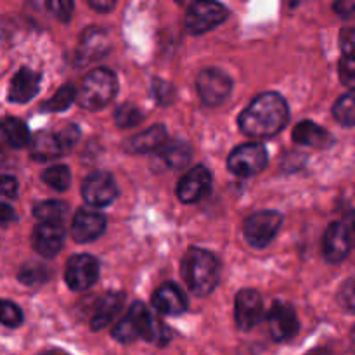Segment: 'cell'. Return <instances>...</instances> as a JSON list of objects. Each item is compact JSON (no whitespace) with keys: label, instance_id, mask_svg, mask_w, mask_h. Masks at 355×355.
<instances>
[{"label":"cell","instance_id":"cell-1","mask_svg":"<svg viewBox=\"0 0 355 355\" xmlns=\"http://www.w3.org/2000/svg\"><path fill=\"white\" fill-rule=\"evenodd\" d=\"M288 118L290 110L286 99L277 92H263L239 114L238 123L248 137L270 139L286 127Z\"/></svg>","mask_w":355,"mask_h":355},{"label":"cell","instance_id":"cell-2","mask_svg":"<svg viewBox=\"0 0 355 355\" xmlns=\"http://www.w3.org/2000/svg\"><path fill=\"white\" fill-rule=\"evenodd\" d=\"M111 335L120 343H132L142 338L156 347L166 345L170 340L168 328L156 319L142 302H135L132 305L128 314L114 326Z\"/></svg>","mask_w":355,"mask_h":355},{"label":"cell","instance_id":"cell-3","mask_svg":"<svg viewBox=\"0 0 355 355\" xmlns=\"http://www.w3.org/2000/svg\"><path fill=\"white\" fill-rule=\"evenodd\" d=\"M182 276L196 297H207L218 284V260L203 248L187 250L182 260Z\"/></svg>","mask_w":355,"mask_h":355},{"label":"cell","instance_id":"cell-4","mask_svg":"<svg viewBox=\"0 0 355 355\" xmlns=\"http://www.w3.org/2000/svg\"><path fill=\"white\" fill-rule=\"evenodd\" d=\"M118 80L111 69L97 68L83 78L75 99L87 111H101L114 99Z\"/></svg>","mask_w":355,"mask_h":355},{"label":"cell","instance_id":"cell-5","mask_svg":"<svg viewBox=\"0 0 355 355\" xmlns=\"http://www.w3.org/2000/svg\"><path fill=\"white\" fill-rule=\"evenodd\" d=\"M80 137V128L73 123L61 125L58 130L38 132L31 141L30 156L35 162H51L75 148Z\"/></svg>","mask_w":355,"mask_h":355},{"label":"cell","instance_id":"cell-6","mask_svg":"<svg viewBox=\"0 0 355 355\" xmlns=\"http://www.w3.org/2000/svg\"><path fill=\"white\" fill-rule=\"evenodd\" d=\"M229 10L217 0H194L186 14V28L189 33L201 35L224 23Z\"/></svg>","mask_w":355,"mask_h":355},{"label":"cell","instance_id":"cell-7","mask_svg":"<svg viewBox=\"0 0 355 355\" xmlns=\"http://www.w3.org/2000/svg\"><path fill=\"white\" fill-rule=\"evenodd\" d=\"M267 162H269L267 149L262 144H259V142H250V144L238 146L229 155L227 168L234 175L250 179V177L259 175L267 166Z\"/></svg>","mask_w":355,"mask_h":355},{"label":"cell","instance_id":"cell-8","mask_svg":"<svg viewBox=\"0 0 355 355\" xmlns=\"http://www.w3.org/2000/svg\"><path fill=\"white\" fill-rule=\"evenodd\" d=\"M281 224H283V215H281L279 211H257V214L250 215L245 222L246 241H248V245L253 246V248H266V246H269L270 241L276 238Z\"/></svg>","mask_w":355,"mask_h":355},{"label":"cell","instance_id":"cell-9","mask_svg":"<svg viewBox=\"0 0 355 355\" xmlns=\"http://www.w3.org/2000/svg\"><path fill=\"white\" fill-rule=\"evenodd\" d=\"M198 92L207 106L215 107L224 104L232 92V80L225 71L218 68L203 69L198 76Z\"/></svg>","mask_w":355,"mask_h":355},{"label":"cell","instance_id":"cell-10","mask_svg":"<svg viewBox=\"0 0 355 355\" xmlns=\"http://www.w3.org/2000/svg\"><path fill=\"white\" fill-rule=\"evenodd\" d=\"M267 326L269 333L276 342H290L300 331V321L297 318V312L290 304L276 300L272 307L267 312Z\"/></svg>","mask_w":355,"mask_h":355},{"label":"cell","instance_id":"cell-11","mask_svg":"<svg viewBox=\"0 0 355 355\" xmlns=\"http://www.w3.org/2000/svg\"><path fill=\"white\" fill-rule=\"evenodd\" d=\"M66 284L73 291H85L99 279V262L92 255H75L66 263Z\"/></svg>","mask_w":355,"mask_h":355},{"label":"cell","instance_id":"cell-12","mask_svg":"<svg viewBox=\"0 0 355 355\" xmlns=\"http://www.w3.org/2000/svg\"><path fill=\"white\" fill-rule=\"evenodd\" d=\"M83 200L92 207H107L118 198V186L107 172H92L82 184Z\"/></svg>","mask_w":355,"mask_h":355},{"label":"cell","instance_id":"cell-13","mask_svg":"<svg viewBox=\"0 0 355 355\" xmlns=\"http://www.w3.org/2000/svg\"><path fill=\"white\" fill-rule=\"evenodd\" d=\"M211 189V173L207 166H194L177 184V196L182 203L193 205L203 200Z\"/></svg>","mask_w":355,"mask_h":355},{"label":"cell","instance_id":"cell-14","mask_svg":"<svg viewBox=\"0 0 355 355\" xmlns=\"http://www.w3.org/2000/svg\"><path fill=\"white\" fill-rule=\"evenodd\" d=\"M236 324L241 331L255 328L263 315V302L257 290H241L236 295Z\"/></svg>","mask_w":355,"mask_h":355},{"label":"cell","instance_id":"cell-15","mask_svg":"<svg viewBox=\"0 0 355 355\" xmlns=\"http://www.w3.org/2000/svg\"><path fill=\"white\" fill-rule=\"evenodd\" d=\"M322 250L328 262L340 263L352 250V231L345 222H333L324 232Z\"/></svg>","mask_w":355,"mask_h":355},{"label":"cell","instance_id":"cell-16","mask_svg":"<svg viewBox=\"0 0 355 355\" xmlns=\"http://www.w3.org/2000/svg\"><path fill=\"white\" fill-rule=\"evenodd\" d=\"M64 227L62 224H54V222H40L33 229L31 234V245L38 255L45 259H52L58 255L64 245Z\"/></svg>","mask_w":355,"mask_h":355},{"label":"cell","instance_id":"cell-17","mask_svg":"<svg viewBox=\"0 0 355 355\" xmlns=\"http://www.w3.org/2000/svg\"><path fill=\"white\" fill-rule=\"evenodd\" d=\"M106 217L99 211H94L90 208H82L76 211L71 224V236L76 243H90L106 231Z\"/></svg>","mask_w":355,"mask_h":355},{"label":"cell","instance_id":"cell-18","mask_svg":"<svg viewBox=\"0 0 355 355\" xmlns=\"http://www.w3.org/2000/svg\"><path fill=\"white\" fill-rule=\"evenodd\" d=\"M40 73L30 68H21L10 80L7 99L14 104L30 103L40 90Z\"/></svg>","mask_w":355,"mask_h":355},{"label":"cell","instance_id":"cell-19","mask_svg":"<svg viewBox=\"0 0 355 355\" xmlns=\"http://www.w3.org/2000/svg\"><path fill=\"white\" fill-rule=\"evenodd\" d=\"M153 305L159 314L180 315L187 311V298L177 284L163 283L153 295Z\"/></svg>","mask_w":355,"mask_h":355},{"label":"cell","instance_id":"cell-20","mask_svg":"<svg viewBox=\"0 0 355 355\" xmlns=\"http://www.w3.org/2000/svg\"><path fill=\"white\" fill-rule=\"evenodd\" d=\"M293 141L300 146H309L315 149H329L335 144V139L326 128L314 121H300L293 130Z\"/></svg>","mask_w":355,"mask_h":355},{"label":"cell","instance_id":"cell-21","mask_svg":"<svg viewBox=\"0 0 355 355\" xmlns=\"http://www.w3.org/2000/svg\"><path fill=\"white\" fill-rule=\"evenodd\" d=\"M123 302L125 295L120 293V291H111V293H107L106 297L99 302L92 319H90V326H92L94 331H101V329L107 328V326L113 322V319L121 312Z\"/></svg>","mask_w":355,"mask_h":355},{"label":"cell","instance_id":"cell-22","mask_svg":"<svg viewBox=\"0 0 355 355\" xmlns=\"http://www.w3.org/2000/svg\"><path fill=\"white\" fill-rule=\"evenodd\" d=\"M107 52V37L103 30L97 28H89L82 35V42L78 47V61L83 64L96 59L103 58Z\"/></svg>","mask_w":355,"mask_h":355},{"label":"cell","instance_id":"cell-23","mask_svg":"<svg viewBox=\"0 0 355 355\" xmlns=\"http://www.w3.org/2000/svg\"><path fill=\"white\" fill-rule=\"evenodd\" d=\"M166 141V128L163 125H153L148 130L141 132L127 142V149L130 153L144 155L159 149V146Z\"/></svg>","mask_w":355,"mask_h":355},{"label":"cell","instance_id":"cell-24","mask_svg":"<svg viewBox=\"0 0 355 355\" xmlns=\"http://www.w3.org/2000/svg\"><path fill=\"white\" fill-rule=\"evenodd\" d=\"M159 156L166 166L179 170L189 165L193 151H191V146L187 142L175 139V141H165L159 146Z\"/></svg>","mask_w":355,"mask_h":355},{"label":"cell","instance_id":"cell-25","mask_svg":"<svg viewBox=\"0 0 355 355\" xmlns=\"http://www.w3.org/2000/svg\"><path fill=\"white\" fill-rule=\"evenodd\" d=\"M0 132H2L3 139H6L10 148L21 149L30 144V130H28L26 123L19 118H3L0 121Z\"/></svg>","mask_w":355,"mask_h":355},{"label":"cell","instance_id":"cell-26","mask_svg":"<svg viewBox=\"0 0 355 355\" xmlns=\"http://www.w3.org/2000/svg\"><path fill=\"white\" fill-rule=\"evenodd\" d=\"M33 215L38 222H54V224H62V220L68 215V205L64 201L51 200L42 201L35 205Z\"/></svg>","mask_w":355,"mask_h":355},{"label":"cell","instance_id":"cell-27","mask_svg":"<svg viewBox=\"0 0 355 355\" xmlns=\"http://www.w3.org/2000/svg\"><path fill=\"white\" fill-rule=\"evenodd\" d=\"M42 180L55 191H66L71 186V172L64 165H54L42 173Z\"/></svg>","mask_w":355,"mask_h":355},{"label":"cell","instance_id":"cell-28","mask_svg":"<svg viewBox=\"0 0 355 355\" xmlns=\"http://www.w3.org/2000/svg\"><path fill=\"white\" fill-rule=\"evenodd\" d=\"M354 92L352 89L345 94V96L340 97L338 101L333 106V116L336 118L340 125L343 127H354L355 123V114H354Z\"/></svg>","mask_w":355,"mask_h":355},{"label":"cell","instance_id":"cell-29","mask_svg":"<svg viewBox=\"0 0 355 355\" xmlns=\"http://www.w3.org/2000/svg\"><path fill=\"white\" fill-rule=\"evenodd\" d=\"M76 96V90L73 85H62L61 89L55 92V96L52 99H49L47 103H44L42 110L44 111H51V113H59V111L68 110L69 106L73 104Z\"/></svg>","mask_w":355,"mask_h":355},{"label":"cell","instance_id":"cell-30","mask_svg":"<svg viewBox=\"0 0 355 355\" xmlns=\"http://www.w3.org/2000/svg\"><path fill=\"white\" fill-rule=\"evenodd\" d=\"M144 120V113L135 104H121L114 110V121L120 128H132Z\"/></svg>","mask_w":355,"mask_h":355},{"label":"cell","instance_id":"cell-31","mask_svg":"<svg viewBox=\"0 0 355 355\" xmlns=\"http://www.w3.org/2000/svg\"><path fill=\"white\" fill-rule=\"evenodd\" d=\"M19 281L26 286H38V284L47 283L51 274H49V269L44 266H37V263H31V266H26L21 269L19 272Z\"/></svg>","mask_w":355,"mask_h":355},{"label":"cell","instance_id":"cell-32","mask_svg":"<svg viewBox=\"0 0 355 355\" xmlns=\"http://www.w3.org/2000/svg\"><path fill=\"white\" fill-rule=\"evenodd\" d=\"M23 311L14 302L0 300V324L7 328H17L23 324Z\"/></svg>","mask_w":355,"mask_h":355},{"label":"cell","instance_id":"cell-33","mask_svg":"<svg viewBox=\"0 0 355 355\" xmlns=\"http://www.w3.org/2000/svg\"><path fill=\"white\" fill-rule=\"evenodd\" d=\"M151 92H153V97H155V99L158 101V104H162V106H168V104H172L173 97H175V89H173L172 83L165 82V80L162 78L153 80Z\"/></svg>","mask_w":355,"mask_h":355},{"label":"cell","instance_id":"cell-34","mask_svg":"<svg viewBox=\"0 0 355 355\" xmlns=\"http://www.w3.org/2000/svg\"><path fill=\"white\" fill-rule=\"evenodd\" d=\"M73 7H75V0H47V9L62 23H68L71 19Z\"/></svg>","mask_w":355,"mask_h":355},{"label":"cell","instance_id":"cell-35","mask_svg":"<svg viewBox=\"0 0 355 355\" xmlns=\"http://www.w3.org/2000/svg\"><path fill=\"white\" fill-rule=\"evenodd\" d=\"M338 75H340V80H342L343 85H347L349 89H354V83H355L354 55L343 54L342 61H340V66H338Z\"/></svg>","mask_w":355,"mask_h":355},{"label":"cell","instance_id":"cell-36","mask_svg":"<svg viewBox=\"0 0 355 355\" xmlns=\"http://www.w3.org/2000/svg\"><path fill=\"white\" fill-rule=\"evenodd\" d=\"M338 302L343 309H345L349 314H352L354 307H355V295H354V279H347L345 283L342 284L338 293Z\"/></svg>","mask_w":355,"mask_h":355},{"label":"cell","instance_id":"cell-37","mask_svg":"<svg viewBox=\"0 0 355 355\" xmlns=\"http://www.w3.org/2000/svg\"><path fill=\"white\" fill-rule=\"evenodd\" d=\"M17 180L10 175H0V198L14 200L17 196Z\"/></svg>","mask_w":355,"mask_h":355},{"label":"cell","instance_id":"cell-38","mask_svg":"<svg viewBox=\"0 0 355 355\" xmlns=\"http://www.w3.org/2000/svg\"><path fill=\"white\" fill-rule=\"evenodd\" d=\"M354 28H345L340 35V45H342V51L343 54L347 55H354Z\"/></svg>","mask_w":355,"mask_h":355},{"label":"cell","instance_id":"cell-39","mask_svg":"<svg viewBox=\"0 0 355 355\" xmlns=\"http://www.w3.org/2000/svg\"><path fill=\"white\" fill-rule=\"evenodd\" d=\"M355 9V0H336L335 2V10L338 16L345 17V19H350L354 16Z\"/></svg>","mask_w":355,"mask_h":355},{"label":"cell","instance_id":"cell-40","mask_svg":"<svg viewBox=\"0 0 355 355\" xmlns=\"http://www.w3.org/2000/svg\"><path fill=\"white\" fill-rule=\"evenodd\" d=\"M89 3L97 12H110L116 6V0H89Z\"/></svg>","mask_w":355,"mask_h":355},{"label":"cell","instance_id":"cell-41","mask_svg":"<svg viewBox=\"0 0 355 355\" xmlns=\"http://www.w3.org/2000/svg\"><path fill=\"white\" fill-rule=\"evenodd\" d=\"M12 220H16V211L12 210L10 205L0 201V224H7V222Z\"/></svg>","mask_w":355,"mask_h":355},{"label":"cell","instance_id":"cell-42","mask_svg":"<svg viewBox=\"0 0 355 355\" xmlns=\"http://www.w3.org/2000/svg\"><path fill=\"white\" fill-rule=\"evenodd\" d=\"M298 2H302V0H290V3H291V6H297Z\"/></svg>","mask_w":355,"mask_h":355}]
</instances>
